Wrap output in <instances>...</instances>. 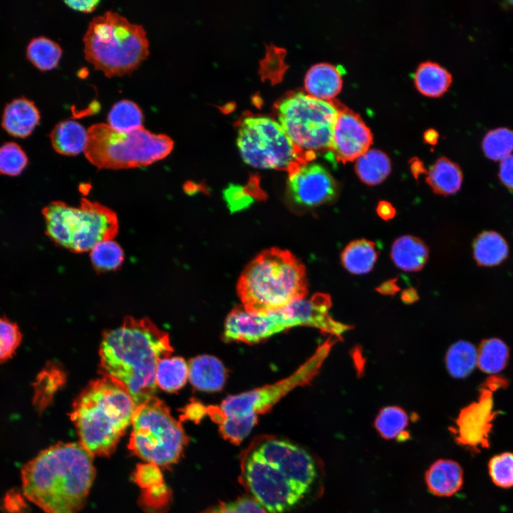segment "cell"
Segmentation results:
<instances>
[{
    "label": "cell",
    "instance_id": "obj_1",
    "mask_svg": "<svg viewBox=\"0 0 513 513\" xmlns=\"http://www.w3.org/2000/svg\"><path fill=\"white\" fill-rule=\"evenodd\" d=\"M241 482L269 513L295 507L316 487L322 468L309 451L273 435L255 437L240 455Z\"/></svg>",
    "mask_w": 513,
    "mask_h": 513
},
{
    "label": "cell",
    "instance_id": "obj_2",
    "mask_svg": "<svg viewBox=\"0 0 513 513\" xmlns=\"http://www.w3.org/2000/svg\"><path fill=\"white\" fill-rule=\"evenodd\" d=\"M172 352L166 332L150 319L129 316L120 326L104 332L100 371L123 386L137 407L154 396L157 363Z\"/></svg>",
    "mask_w": 513,
    "mask_h": 513
},
{
    "label": "cell",
    "instance_id": "obj_3",
    "mask_svg": "<svg viewBox=\"0 0 513 513\" xmlns=\"http://www.w3.org/2000/svg\"><path fill=\"white\" fill-rule=\"evenodd\" d=\"M95 475L93 455L80 442L50 446L21 471L24 495L46 513H78Z\"/></svg>",
    "mask_w": 513,
    "mask_h": 513
},
{
    "label": "cell",
    "instance_id": "obj_4",
    "mask_svg": "<svg viewBox=\"0 0 513 513\" xmlns=\"http://www.w3.org/2000/svg\"><path fill=\"white\" fill-rule=\"evenodd\" d=\"M135 408L123 386L103 375L81 392L70 416L80 443L93 456H109L131 424Z\"/></svg>",
    "mask_w": 513,
    "mask_h": 513
},
{
    "label": "cell",
    "instance_id": "obj_5",
    "mask_svg": "<svg viewBox=\"0 0 513 513\" xmlns=\"http://www.w3.org/2000/svg\"><path fill=\"white\" fill-rule=\"evenodd\" d=\"M237 289L246 311L260 315L277 312L306 298L305 269L291 252L271 248L247 266Z\"/></svg>",
    "mask_w": 513,
    "mask_h": 513
},
{
    "label": "cell",
    "instance_id": "obj_6",
    "mask_svg": "<svg viewBox=\"0 0 513 513\" xmlns=\"http://www.w3.org/2000/svg\"><path fill=\"white\" fill-rule=\"evenodd\" d=\"M83 41L86 59L108 78L132 73L149 56L143 26L111 11L92 19Z\"/></svg>",
    "mask_w": 513,
    "mask_h": 513
},
{
    "label": "cell",
    "instance_id": "obj_7",
    "mask_svg": "<svg viewBox=\"0 0 513 513\" xmlns=\"http://www.w3.org/2000/svg\"><path fill=\"white\" fill-rule=\"evenodd\" d=\"M84 154L98 169H128L147 166L166 157L173 140L165 134L152 133L144 127L119 132L108 124L97 123L87 130Z\"/></svg>",
    "mask_w": 513,
    "mask_h": 513
},
{
    "label": "cell",
    "instance_id": "obj_8",
    "mask_svg": "<svg viewBox=\"0 0 513 513\" xmlns=\"http://www.w3.org/2000/svg\"><path fill=\"white\" fill-rule=\"evenodd\" d=\"M43 214L50 239L75 253L90 251L98 243L113 239L118 232L115 212L86 198L77 207L53 202L45 207Z\"/></svg>",
    "mask_w": 513,
    "mask_h": 513
},
{
    "label": "cell",
    "instance_id": "obj_9",
    "mask_svg": "<svg viewBox=\"0 0 513 513\" xmlns=\"http://www.w3.org/2000/svg\"><path fill=\"white\" fill-rule=\"evenodd\" d=\"M330 308L328 300L320 293L268 314H253L243 306L236 307L226 318L224 339L254 343L298 326H311L325 332L332 322L328 314Z\"/></svg>",
    "mask_w": 513,
    "mask_h": 513
},
{
    "label": "cell",
    "instance_id": "obj_10",
    "mask_svg": "<svg viewBox=\"0 0 513 513\" xmlns=\"http://www.w3.org/2000/svg\"><path fill=\"white\" fill-rule=\"evenodd\" d=\"M338 105L301 91L290 92L276 103L279 123L307 162L328 153Z\"/></svg>",
    "mask_w": 513,
    "mask_h": 513
},
{
    "label": "cell",
    "instance_id": "obj_11",
    "mask_svg": "<svg viewBox=\"0 0 513 513\" xmlns=\"http://www.w3.org/2000/svg\"><path fill=\"white\" fill-rule=\"evenodd\" d=\"M130 450L156 466H170L182 455L189 437L169 408L153 396L135 408L132 419Z\"/></svg>",
    "mask_w": 513,
    "mask_h": 513
},
{
    "label": "cell",
    "instance_id": "obj_12",
    "mask_svg": "<svg viewBox=\"0 0 513 513\" xmlns=\"http://www.w3.org/2000/svg\"><path fill=\"white\" fill-rule=\"evenodd\" d=\"M237 128L240 155L253 167L289 172L307 162L280 123L270 117L246 115Z\"/></svg>",
    "mask_w": 513,
    "mask_h": 513
},
{
    "label": "cell",
    "instance_id": "obj_13",
    "mask_svg": "<svg viewBox=\"0 0 513 513\" xmlns=\"http://www.w3.org/2000/svg\"><path fill=\"white\" fill-rule=\"evenodd\" d=\"M336 340L328 338L315 353L294 373L273 384L226 398L219 405L223 412L234 418L258 416L268 412L294 388L308 384L318 373L320 368Z\"/></svg>",
    "mask_w": 513,
    "mask_h": 513
},
{
    "label": "cell",
    "instance_id": "obj_14",
    "mask_svg": "<svg viewBox=\"0 0 513 513\" xmlns=\"http://www.w3.org/2000/svg\"><path fill=\"white\" fill-rule=\"evenodd\" d=\"M288 190L298 205L310 207L334 200L338 194L336 180L323 166L304 162L289 172Z\"/></svg>",
    "mask_w": 513,
    "mask_h": 513
},
{
    "label": "cell",
    "instance_id": "obj_15",
    "mask_svg": "<svg viewBox=\"0 0 513 513\" xmlns=\"http://www.w3.org/2000/svg\"><path fill=\"white\" fill-rule=\"evenodd\" d=\"M372 140L371 131L360 115L339 104L328 155L343 163L354 160L368 150Z\"/></svg>",
    "mask_w": 513,
    "mask_h": 513
},
{
    "label": "cell",
    "instance_id": "obj_16",
    "mask_svg": "<svg viewBox=\"0 0 513 513\" xmlns=\"http://www.w3.org/2000/svg\"><path fill=\"white\" fill-rule=\"evenodd\" d=\"M492 408V393L483 389L478 403L462 409L456 420L453 432L457 444L472 453L489 447V432L496 414Z\"/></svg>",
    "mask_w": 513,
    "mask_h": 513
},
{
    "label": "cell",
    "instance_id": "obj_17",
    "mask_svg": "<svg viewBox=\"0 0 513 513\" xmlns=\"http://www.w3.org/2000/svg\"><path fill=\"white\" fill-rule=\"evenodd\" d=\"M35 103L26 98L13 100L4 110L1 125L11 135L24 138L29 136L40 120Z\"/></svg>",
    "mask_w": 513,
    "mask_h": 513
},
{
    "label": "cell",
    "instance_id": "obj_18",
    "mask_svg": "<svg viewBox=\"0 0 513 513\" xmlns=\"http://www.w3.org/2000/svg\"><path fill=\"white\" fill-rule=\"evenodd\" d=\"M428 490L438 497H451L463 485V470L452 460L440 459L433 462L425 473Z\"/></svg>",
    "mask_w": 513,
    "mask_h": 513
},
{
    "label": "cell",
    "instance_id": "obj_19",
    "mask_svg": "<svg viewBox=\"0 0 513 513\" xmlns=\"http://www.w3.org/2000/svg\"><path fill=\"white\" fill-rule=\"evenodd\" d=\"M188 369L190 381L198 390L218 391L225 383L226 369L222 363L214 356H197L189 361Z\"/></svg>",
    "mask_w": 513,
    "mask_h": 513
},
{
    "label": "cell",
    "instance_id": "obj_20",
    "mask_svg": "<svg viewBox=\"0 0 513 513\" xmlns=\"http://www.w3.org/2000/svg\"><path fill=\"white\" fill-rule=\"evenodd\" d=\"M342 83L339 68L328 63L313 65L304 78V87L307 93L326 100H332L340 92Z\"/></svg>",
    "mask_w": 513,
    "mask_h": 513
},
{
    "label": "cell",
    "instance_id": "obj_21",
    "mask_svg": "<svg viewBox=\"0 0 513 513\" xmlns=\"http://www.w3.org/2000/svg\"><path fill=\"white\" fill-rule=\"evenodd\" d=\"M50 138L58 153L74 156L84 152L88 133L79 123L66 120L56 125L50 133Z\"/></svg>",
    "mask_w": 513,
    "mask_h": 513
},
{
    "label": "cell",
    "instance_id": "obj_22",
    "mask_svg": "<svg viewBox=\"0 0 513 513\" xmlns=\"http://www.w3.org/2000/svg\"><path fill=\"white\" fill-rule=\"evenodd\" d=\"M428 249L420 239L405 235L397 239L391 249V258L400 269L407 271L420 270L427 261Z\"/></svg>",
    "mask_w": 513,
    "mask_h": 513
},
{
    "label": "cell",
    "instance_id": "obj_23",
    "mask_svg": "<svg viewBox=\"0 0 513 513\" xmlns=\"http://www.w3.org/2000/svg\"><path fill=\"white\" fill-rule=\"evenodd\" d=\"M462 174L460 168L449 159L438 158L428 172L426 182L437 194L447 195L455 193L461 187Z\"/></svg>",
    "mask_w": 513,
    "mask_h": 513
},
{
    "label": "cell",
    "instance_id": "obj_24",
    "mask_svg": "<svg viewBox=\"0 0 513 513\" xmlns=\"http://www.w3.org/2000/svg\"><path fill=\"white\" fill-rule=\"evenodd\" d=\"M66 382V375L57 363L51 362L41 370L33 383V404L42 412L51 403L57 390Z\"/></svg>",
    "mask_w": 513,
    "mask_h": 513
},
{
    "label": "cell",
    "instance_id": "obj_25",
    "mask_svg": "<svg viewBox=\"0 0 513 513\" xmlns=\"http://www.w3.org/2000/svg\"><path fill=\"white\" fill-rule=\"evenodd\" d=\"M418 90L427 96H439L447 90L452 82L451 74L437 63H421L414 74Z\"/></svg>",
    "mask_w": 513,
    "mask_h": 513
},
{
    "label": "cell",
    "instance_id": "obj_26",
    "mask_svg": "<svg viewBox=\"0 0 513 513\" xmlns=\"http://www.w3.org/2000/svg\"><path fill=\"white\" fill-rule=\"evenodd\" d=\"M378 257L375 243L358 239L349 243L341 253V262L350 273L362 274L369 272Z\"/></svg>",
    "mask_w": 513,
    "mask_h": 513
},
{
    "label": "cell",
    "instance_id": "obj_27",
    "mask_svg": "<svg viewBox=\"0 0 513 513\" xmlns=\"http://www.w3.org/2000/svg\"><path fill=\"white\" fill-rule=\"evenodd\" d=\"M206 414L219 425L224 439L235 445L241 443L257 423V416L242 419L231 418L223 412L219 405L206 406Z\"/></svg>",
    "mask_w": 513,
    "mask_h": 513
},
{
    "label": "cell",
    "instance_id": "obj_28",
    "mask_svg": "<svg viewBox=\"0 0 513 513\" xmlns=\"http://www.w3.org/2000/svg\"><path fill=\"white\" fill-rule=\"evenodd\" d=\"M355 170L361 181L368 185L382 182L390 172V162L382 151L368 149L356 159Z\"/></svg>",
    "mask_w": 513,
    "mask_h": 513
},
{
    "label": "cell",
    "instance_id": "obj_29",
    "mask_svg": "<svg viewBox=\"0 0 513 513\" xmlns=\"http://www.w3.org/2000/svg\"><path fill=\"white\" fill-rule=\"evenodd\" d=\"M188 373V364L182 358H162L157 366L156 384L165 391L175 392L185 385Z\"/></svg>",
    "mask_w": 513,
    "mask_h": 513
},
{
    "label": "cell",
    "instance_id": "obj_30",
    "mask_svg": "<svg viewBox=\"0 0 513 513\" xmlns=\"http://www.w3.org/2000/svg\"><path fill=\"white\" fill-rule=\"evenodd\" d=\"M474 256L482 266H494L507 256L508 246L502 236L494 232L481 234L474 243Z\"/></svg>",
    "mask_w": 513,
    "mask_h": 513
},
{
    "label": "cell",
    "instance_id": "obj_31",
    "mask_svg": "<svg viewBox=\"0 0 513 513\" xmlns=\"http://www.w3.org/2000/svg\"><path fill=\"white\" fill-rule=\"evenodd\" d=\"M450 375L460 378L468 375L477 364V351L467 341H458L450 346L445 357Z\"/></svg>",
    "mask_w": 513,
    "mask_h": 513
},
{
    "label": "cell",
    "instance_id": "obj_32",
    "mask_svg": "<svg viewBox=\"0 0 513 513\" xmlns=\"http://www.w3.org/2000/svg\"><path fill=\"white\" fill-rule=\"evenodd\" d=\"M26 55L38 69L46 71L57 67L62 56L60 46L45 36L33 38L28 43Z\"/></svg>",
    "mask_w": 513,
    "mask_h": 513
},
{
    "label": "cell",
    "instance_id": "obj_33",
    "mask_svg": "<svg viewBox=\"0 0 513 513\" xmlns=\"http://www.w3.org/2000/svg\"><path fill=\"white\" fill-rule=\"evenodd\" d=\"M143 115L133 101L121 100L113 105L108 115V125L119 132H130L143 127Z\"/></svg>",
    "mask_w": 513,
    "mask_h": 513
},
{
    "label": "cell",
    "instance_id": "obj_34",
    "mask_svg": "<svg viewBox=\"0 0 513 513\" xmlns=\"http://www.w3.org/2000/svg\"><path fill=\"white\" fill-rule=\"evenodd\" d=\"M408 425V417L403 409L398 406L383 408L378 414L374 425L381 437L385 440L405 438V430Z\"/></svg>",
    "mask_w": 513,
    "mask_h": 513
},
{
    "label": "cell",
    "instance_id": "obj_35",
    "mask_svg": "<svg viewBox=\"0 0 513 513\" xmlns=\"http://www.w3.org/2000/svg\"><path fill=\"white\" fill-rule=\"evenodd\" d=\"M509 351L503 341L498 338L483 341L477 351V365L487 373H497L506 366Z\"/></svg>",
    "mask_w": 513,
    "mask_h": 513
},
{
    "label": "cell",
    "instance_id": "obj_36",
    "mask_svg": "<svg viewBox=\"0 0 513 513\" xmlns=\"http://www.w3.org/2000/svg\"><path fill=\"white\" fill-rule=\"evenodd\" d=\"M93 268L100 272L116 270L124 261V252L113 239L98 243L90 251Z\"/></svg>",
    "mask_w": 513,
    "mask_h": 513
},
{
    "label": "cell",
    "instance_id": "obj_37",
    "mask_svg": "<svg viewBox=\"0 0 513 513\" xmlns=\"http://www.w3.org/2000/svg\"><path fill=\"white\" fill-rule=\"evenodd\" d=\"M482 145L488 158L501 162L513 152V130L505 127L491 130L484 135Z\"/></svg>",
    "mask_w": 513,
    "mask_h": 513
},
{
    "label": "cell",
    "instance_id": "obj_38",
    "mask_svg": "<svg viewBox=\"0 0 513 513\" xmlns=\"http://www.w3.org/2000/svg\"><path fill=\"white\" fill-rule=\"evenodd\" d=\"M28 164V157L21 147L14 142L0 146V173L8 176L20 175Z\"/></svg>",
    "mask_w": 513,
    "mask_h": 513
},
{
    "label": "cell",
    "instance_id": "obj_39",
    "mask_svg": "<svg viewBox=\"0 0 513 513\" xmlns=\"http://www.w3.org/2000/svg\"><path fill=\"white\" fill-rule=\"evenodd\" d=\"M488 471L496 486L502 488L513 487V452H504L494 455L488 462Z\"/></svg>",
    "mask_w": 513,
    "mask_h": 513
},
{
    "label": "cell",
    "instance_id": "obj_40",
    "mask_svg": "<svg viewBox=\"0 0 513 513\" xmlns=\"http://www.w3.org/2000/svg\"><path fill=\"white\" fill-rule=\"evenodd\" d=\"M21 339L22 334L17 324L0 317V363L12 358Z\"/></svg>",
    "mask_w": 513,
    "mask_h": 513
},
{
    "label": "cell",
    "instance_id": "obj_41",
    "mask_svg": "<svg viewBox=\"0 0 513 513\" xmlns=\"http://www.w3.org/2000/svg\"><path fill=\"white\" fill-rule=\"evenodd\" d=\"M202 513H267V511L254 498L242 497L211 507Z\"/></svg>",
    "mask_w": 513,
    "mask_h": 513
},
{
    "label": "cell",
    "instance_id": "obj_42",
    "mask_svg": "<svg viewBox=\"0 0 513 513\" xmlns=\"http://www.w3.org/2000/svg\"><path fill=\"white\" fill-rule=\"evenodd\" d=\"M499 175L502 182L513 190V154L501 161Z\"/></svg>",
    "mask_w": 513,
    "mask_h": 513
},
{
    "label": "cell",
    "instance_id": "obj_43",
    "mask_svg": "<svg viewBox=\"0 0 513 513\" xmlns=\"http://www.w3.org/2000/svg\"><path fill=\"white\" fill-rule=\"evenodd\" d=\"M183 417L194 421H200L206 414V406L199 402L193 401L183 410Z\"/></svg>",
    "mask_w": 513,
    "mask_h": 513
},
{
    "label": "cell",
    "instance_id": "obj_44",
    "mask_svg": "<svg viewBox=\"0 0 513 513\" xmlns=\"http://www.w3.org/2000/svg\"><path fill=\"white\" fill-rule=\"evenodd\" d=\"M65 3L68 6L73 10L83 12L90 13L93 11L98 6L100 1L98 0H85V1H66Z\"/></svg>",
    "mask_w": 513,
    "mask_h": 513
},
{
    "label": "cell",
    "instance_id": "obj_45",
    "mask_svg": "<svg viewBox=\"0 0 513 513\" xmlns=\"http://www.w3.org/2000/svg\"><path fill=\"white\" fill-rule=\"evenodd\" d=\"M378 215L384 220H389L394 217L395 209L393 206L386 201H380L377 206Z\"/></svg>",
    "mask_w": 513,
    "mask_h": 513
},
{
    "label": "cell",
    "instance_id": "obj_46",
    "mask_svg": "<svg viewBox=\"0 0 513 513\" xmlns=\"http://www.w3.org/2000/svg\"><path fill=\"white\" fill-rule=\"evenodd\" d=\"M398 290V287L395 284V279H391L383 283L378 291L384 294H392Z\"/></svg>",
    "mask_w": 513,
    "mask_h": 513
},
{
    "label": "cell",
    "instance_id": "obj_47",
    "mask_svg": "<svg viewBox=\"0 0 513 513\" xmlns=\"http://www.w3.org/2000/svg\"><path fill=\"white\" fill-rule=\"evenodd\" d=\"M417 294L415 289H409L408 290H405L403 294L402 298L404 301H411L413 299L415 300L416 299Z\"/></svg>",
    "mask_w": 513,
    "mask_h": 513
},
{
    "label": "cell",
    "instance_id": "obj_48",
    "mask_svg": "<svg viewBox=\"0 0 513 513\" xmlns=\"http://www.w3.org/2000/svg\"><path fill=\"white\" fill-rule=\"evenodd\" d=\"M412 172L414 174L415 176H418L419 174L422 173L424 171V169L423 168V166H421V163L418 162V161L415 163L412 164Z\"/></svg>",
    "mask_w": 513,
    "mask_h": 513
},
{
    "label": "cell",
    "instance_id": "obj_49",
    "mask_svg": "<svg viewBox=\"0 0 513 513\" xmlns=\"http://www.w3.org/2000/svg\"><path fill=\"white\" fill-rule=\"evenodd\" d=\"M506 4H509L510 6H513V1H506Z\"/></svg>",
    "mask_w": 513,
    "mask_h": 513
}]
</instances>
